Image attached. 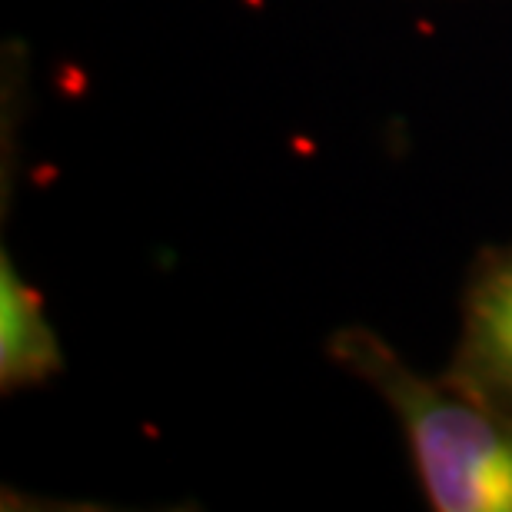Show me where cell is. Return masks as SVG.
<instances>
[{
  "label": "cell",
  "mask_w": 512,
  "mask_h": 512,
  "mask_svg": "<svg viewBox=\"0 0 512 512\" xmlns=\"http://www.w3.org/2000/svg\"><path fill=\"white\" fill-rule=\"evenodd\" d=\"M463 346L473 380L512 406V256L493 263L476 283Z\"/></svg>",
  "instance_id": "cell-3"
},
{
  "label": "cell",
  "mask_w": 512,
  "mask_h": 512,
  "mask_svg": "<svg viewBox=\"0 0 512 512\" xmlns=\"http://www.w3.org/2000/svg\"><path fill=\"white\" fill-rule=\"evenodd\" d=\"M60 363L64 356L44 303L4 253L0 260V383L4 389L40 383L57 373Z\"/></svg>",
  "instance_id": "cell-2"
},
{
  "label": "cell",
  "mask_w": 512,
  "mask_h": 512,
  "mask_svg": "<svg viewBox=\"0 0 512 512\" xmlns=\"http://www.w3.org/2000/svg\"><path fill=\"white\" fill-rule=\"evenodd\" d=\"M346 366L393 406L439 512H512V416L466 389L426 380L370 333L336 340Z\"/></svg>",
  "instance_id": "cell-1"
}]
</instances>
